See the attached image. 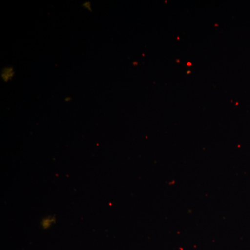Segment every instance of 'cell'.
Instances as JSON below:
<instances>
[{"mask_svg": "<svg viewBox=\"0 0 250 250\" xmlns=\"http://www.w3.org/2000/svg\"><path fill=\"white\" fill-rule=\"evenodd\" d=\"M15 70L12 66L5 67L1 70V78L4 82H8L12 80L15 76Z\"/></svg>", "mask_w": 250, "mask_h": 250, "instance_id": "6da1fadb", "label": "cell"}, {"mask_svg": "<svg viewBox=\"0 0 250 250\" xmlns=\"http://www.w3.org/2000/svg\"><path fill=\"white\" fill-rule=\"evenodd\" d=\"M54 219L52 218H48L47 219H45V220H43V222H42V227H44V228H49V226H51V225H52V223H54Z\"/></svg>", "mask_w": 250, "mask_h": 250, "instance_id": "7a4b0ae2", "label": "cell"}, {"mask_svg": "<svg viewBox=\"0 0 250 250\" xmlns=\"http://www.w3.org/2000/svg\"><path fill=\"white\" fill-rule=\"evenodd\" d=\"M82 6H83L85 9L89 11L90 12H92V11H93V9H92L91 3H90V1H85V2L83 3Z\"/></svg>", "mask_w": 250, "mask_h": 250, "instance_id": "3957f363", "label": "cell"}, {"mask_svg": "<svg viewBox=\"0 0 250 250\" xmlns=\"http://www.w3.org/2000/svg\"><path fill=\"white\" fill-rule=\"evenodd\" d=\"M72 98H70V97H67V98H65V101L67 102V103H69V102L71 101Z\"/></svg>", "mask_w": 250, "mask_h": 250, "instance_id": "277c9868", "label": "cell"}]
</instances>
